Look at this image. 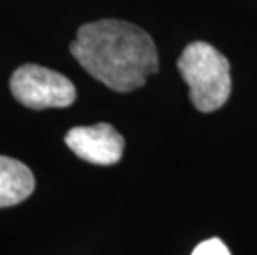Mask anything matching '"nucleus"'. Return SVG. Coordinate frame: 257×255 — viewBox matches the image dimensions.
<instances>
[{
  "label": "nucleus",
  "mask_w": 257,
  "mask_h": 255,
  "mask_svg": "<svg viewBox=\"0 0 257 255\" xmlns=\"http://www.w3.org/2000/svg\"><path fill=\"white\" fill-rule=\"evenodd\" d=\"M34 189L35 177L24 162L0 156V207L24 202Z\"/></svg>",
  "instance_id": "5"
},
{
  "label": "nucleus",
  "mask_w": 257,
  "mask_h": 255,
  "mask_svg": "<svg viewBox=\"0 0 257 255\" xmlns=\"http://www.w3.org/2000/svg\"><path fill=\"white\" fill-rule=\"evenodd\" d=\"M70 53L86 73L118 93L141 88L160 68L151 37L138 25L116 19L81 25Z\"/></svg>",
  "instance_id": "1"
},
{
  "label": "nucleus",
  "mask_w": 257,
  "mask_h": 255,
  "mask_svg": "<svg viewBox=\"0 0 257 255\" xmlns=\"http://www.w3.org/2000/svg\"><path fill=\"white\" fill-rule=\"evenodd\" d=\"M191 255H231V252L219 238H207V240L201 242Z\"/></svg>",
  "instance_id": "6"
},
{
  "label": "nucleus",
  "mask_w": 257,
  "mask_h": 255,
  "mask_svg": "<svg viewBox=\"0 0 257 255\" xmlns=\"http://www.w3.org/2000/svg\"><path fill=\"white\" fill-rule=\"evenodd\" d=\"M65 143L83 161L100 166L116 164L124 151L123 136L108 123L72 128Z\"/></svg>",
  "instance_id": "4"
},
{
  "label": "nucleus",
  "mask_w": 257,
  "mask_h": 255,
  "mask_svg": "<svg viewBox=\"0 0 257 255\" xmlns=\"http://www.w3.org/2000/svg\"><path fill=\"white\" fill-rule=\"evenodd\" d=\"M10 91L30 110L67 108L76 98L75 85L65 75L35 63L22 65L10 78Z\"/></svg>",
  "instance_id": "3"
},
{
  "label": "nucleus",
  "mask_w": 257,
  "mask_h": 255,
  "mask_svg": "<svg viewBox=\"0 0 257 255\" xmlns=\"http://www.w3.org/2000/svg\"><path fill=\"white\" fill-rule=\"evenodd\" d=\"M178 70L189 86V100L196 110H219L231 95V65L222 53L206 42L189 43L178 60Z\"/></svg>",
  "instance_id": "2"
}]
</instances>
